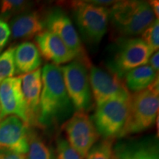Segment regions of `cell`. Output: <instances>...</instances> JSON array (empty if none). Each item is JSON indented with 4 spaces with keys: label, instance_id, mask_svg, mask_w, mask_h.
Listing matches in <instances>:
<instances>
[{
    "label": "cell",
    "instance_id": "6da1fadb",
    "mask_svg": "<svg viewBox=\"0 0 159 159\" xmlns=\"http://www.w3.org/2000/svg\"><path fill=\"white\" fill-rule=\"evenodd\" d=\"M42 90L39 104V126L66 118L73 106L67 94L61 67L47 63L41 69Z\"/></svg>",
    "mask_w": 159,
    "mask_h": 159
},
{
    "label": "cell",
    "instance_id": "7a4b0ae2",
    "mask_svg": "<svg viewBox=\"0 0 159 159\" xmlns=\"http://www.w3.org/2000/svg\"><path fill=\"white\" fill-rule=\"evenodd\" d=\"M158 77L148 89L130 95L128 118L120 136L138 134L153 125L158 117Z\"/></svg>",
    "mask_w": 159,
    "mask_h": 159
},
{
    "label": "cell",
    "instance_id": "3957f363",
    "mask_svg": "<svg viewBox=\"0 0 159 159\" xmlns=\"http://www.w3.org/2000/svg\"><path fill=\"white\" fill-rule=\"evenodd\" d=\"M156 19L148 2L119 1L110 8L109 20L121 36L142 34Z\"/></svg>",
    "mask_w": 159,
    "mask_h": 159
},
{
    "label": "cell",
    "instance_id": "277c9868",
    "mask_svg": "<svg viewBox=\"0 0 159 159\" xmlns=\"http://www.w3.org/2000/svg\"><path fill=\"white\" fill-rule=\"evenodd\" d=\"M69 5L85 41L90 44H98L108 30L110 8L89 1H71Z\"/></svg>",
    "mask_w": 159,
    "mask_h": 159
},
{
    "label": "cell",
    "instance_id": "5b68a950",
    "mask_svg": "<svg viewBox=\"0 0 159 159\" xmlns=\"http://www.w3.org/2000/svg\"><path fill=\"white\" fill-rule=\"evenodd\" d=\"M61 69L73 108L76 111L86 112L92 105L89 68L81 61L75 59Z\"/></svg>",
    "mask_w": 159,
    "mask_h": 159
},
{
    "label": "cell",
    "instance_id": "8992f818",
    "mask_svg": "<svg viewBox=\"0 0 159 159\" xmlns=\"http://www.w3.org/2000/svg\"><path fill=\"white\" fill-rule=\"evenodd\" d=\"M130 99H113L97 106L93 122L99 136L113 139L120 136L128 118Z\"/></svg>",
    "mask_w": 159,
    "mask_h": 159
},
{
    "label": "cell",
    "instance_id": "52a82bcc",
    "mask_svg": "<svg viewBox=\"0 0 159 159\" xmlns=\"http://www.w3.org/2000/svg\"><path fill=\"white\" fill-rule=\"evenodd\" d=\"M44 23L47 30L54 33L62 40L75 55V59L84 63L88 68L91 66L82 41L71 19L62 8L54 7L49 10L44 16Z\"/></svg>",
    "mask_w": 159,
    "mask_h": 159
},
{
    "label": "cell",
    "instance_id": "ba28073f",
    "mask_svg": "<svg viewBox=\"0 0 159 159\" xmlns=\"http://www.w3.org/2000/svg\"><path fill=\"white\" fill-rule=\"evenodd\" d=\"M152 54L141 39H121L110 69L122 78L132 69L147 65Z\"/></svg>",
    "mask_w": 159,
    "mask_h": 159
},
{
    "label": "cell",
    "instance_id": "9c48e42d",
    "mask_svg": "<svg viewBox=\"0 0 159 159\" xmlns=\"http://www.w3.org/2000/svg\"><path fill=\"white\" fill-rule=\"evenodd\" d=\"M63 130L70 146L83 158L100 136L93 120L84 111H76L63 124Z\"/></svg>",
    "mask_w": 159,
    "mask_h": 159
},
{
    "label": "cell",
    "instance_id": "30bf717a",
    "mask_svg": "<svg viewBox=\"0 0 159 159\" xmlns=\"http://www.w3.org/2000/svg\"><path fill=\"white\" fill-rule=\"evenodd\" d=\"M91 94L97 106L113 99H130V93L118 75L95 66L89 67Z\"/></svg>",
    "mask_w": 159,
    "mask_h": 159
},
{
    "label": "cell",
    "instance_id": "8fae6325",
    "mask_svg": "<svg viewBox=\"0 0 159 159\" xmlns=\"http://www.w3.org/2000/svg\"><path fill=\"white\" fill-rule=\"evenodd\" d=\"M0 121L6 116H16L29 127L28 111L21 90V76L10 77L0 84Z\"/></svg>",
    "mask_w": 159,
    "mask_h": 159
},
{
    "label": "cell",
    "instance_id": "7c38bea8",
    "mask_svg": "<svg viewBox=\"0 0 159 159\" xmlns=\"http://www.w3.org/2000/svg\"><path fill=\"white\" fill-rule=\"evenodd\" d=\"M30 128L16 116L0 121V150L26 155L28 151Z\"/></svg>",
    "mask_w": 159,
    "mask_h": 159
},
{
    "label": "cell",
    "instance_id": "4fadbf2b",
    "mask_svg": "<svg viewBox=\"0 0 159 159\" xmlns=\"http://www.w3.org/2000/svg\"><path fill=\"white\" fill-rule=\"evenodd\" d=\"M35 41L41 57L52 64L69 63L75 59V55L62 40L50 31L44 30L37 35Z\"/></svg>",
    "mask_w": 159,
    "mask_h": 159
},
{
    "label": "cell",
    "instance_id": "5bb4252c",
    "mask_svg": "<svg viewBox=\"0 0 159 159\" xmlns=\"http://www.w3.org/2000/svg\"><path fill=\"white\" fill-rule=\"evenodd\" d=\"M21 90L28 111L29 127L39 126V104L42 90L41 69L21 75Z\"/></svg>",
    "mask_w": 159,
    "mask_h": 159
},
{
    "label": "cell",
    "instance_id": "9a60e30c",
    "mask_svg": "<svg viewBox=\"0 0 159 159\" xmlns=\"http://www.w3.org/2000/svg\"><path fill=\"white\" fill-rule=\"evenodd\" d=\"M11 33L14 39H30L45 30L44 17L39 11H28L13 17Z\"/></svg>",
    "mask_w": 159,
    "mask_h": 159
},
{
    "label": "cell",
    "instance_id": "2e32d148",
    "mask_svg": "<svg viewBox=\"0 0 159 159\" xmlns=\"http://www.w3.org/2000/svg\"><path fill=\"white\" fill-rule=\"evenodd\" d=\"M16 74H28L39 69L42 57L34 43L25 41L16 47L14 52Z\"/></svg>",
    "mask_w": 159,
    "mask_h": 159
},
{
    "label": "cell",
    "instance_id": "e0dca14e",
    "mask_svg": "<svg viewBox=\"0 0 159 159\" xmlns=\"http://www.w3.org/2000/svg\"><path fill=\"white\" fill-rule=\"evenodd\" d=\"M158 77V72L149 65H144L128 71L124 83L128 91L136 93L148 89Z\"/></svg>",
    "mask_w": 159,
    "mask_h": 159
},
{
    "label": "cell",
    "instance_id": "ac0fdd59",
    "mask_svg": "<svg viewBox=\"0 0 159 159\" xmlns=\"http://www.w3.org/2000/svg\"><path fill=\"white\" fill-rule=\"evenodd\" d=\"M28 151L26 159H56L50 147L35 131L30 129Z\"/></svg>",
    "mask_w": 159,
    "mask_h": 159
},
{
    "label": "cell",
    "instance_id": "d6986e66",
    "mask_svg": "<svg viewBox=\"0 0 159 159\" xmlns=\"http://www.w3.org/2000/svg\"><path fill=\"white\" fill-rule=\"evenodd\" d=\"M33 5L31 2L23 0H4L1 2L0 16L5 19H9L30 11Z\"/></svg>",
    "mask_w": 159,
    "mask_h": 159
},
{
    "label": "cell",
    "instance_id": "ffe728a7",
    "mask_svg": "<svg viewBox=\"0 0 159 159\" xmlns=\"http://www.w3.org/2000/svg\"><path fill=\"white\" fill-rule=\"evenodd\" d=\"M16 47H9L0 55V84L16 74L14 52Z\"/></svg>",
    "mask_w": 159,
    "mask_h": 159
},
{
    "label": "cell",
    "instance_id": "44dd1931",
    "mask_svg": "<svg viewBox=\"0 0 159 159\" xmlns=\"http://www.w3.org/2000/svg\"><path fill=\"white\" fill-rule=\"evenodd\" d=\"M85 159H118L113 148L112 139H105L94 144L89 150Z\"/></svg>",
    "mask_w": 159,
    "mask_h": 159
},
{
    "label": "cell",
    "instance_id": "7402d4cb",
    "mask_svg": "<svg viewBox=\"0 0 159 159\" xmlns=\"http://www.w3.org/2000/svg\"><path fill=\"white\" fill-rule=\"evenodd\" d=\"M150 49L151 52L158 51L159 47V21L156 19L151 25L143 32L142 39Z\"/></svg>",
    "mask_w": 159,
    "mask_h": 159
},
{
    "label": "cell",
    "instance_id": "603a6c76",
    "mask_svg": "<svg viewBox=\"0 0 159 159\" xmlns=\"http://www.w3.org/2000/svg\"><path fill=\"white\" fill-rule=\"evenodd\" d=\"M56 155V159H83L63 137L57 139Z\"/></svg>",
    "mask_w": 159,
    "mask_h": 159
},
{
    "label": "cell",
    "instance_id": "cb8c5ba5",
    "mask_svg": "<svg viewBox=\"0 0 159 159\" xmlns=\"http://www.w3.org/2000/svg\"><path fill=\"white\" fill-rule=\"evenodd\" d=\"M131 159H159L156 145H144L130 153Z\"/></svg>",
    "mask_w": 159,
    "mask_h": 159
},
{
    "label": "cell",
    "instance_id": "d4e9b609",
    "mask_svg": "<svg viewBox=\"0 0 159 159\" xmlns=\"http://www.w3.org/2000/svg\"><path fill=\"white\" fill-rule=\"evenodd\" d=\"M11 34L9 25L3 19H0V49L3 48L6 45Z\"/></svg>",
    "mask_w": 159,
    "mask_h": 159
},
{
    "label": "cell",
    "instance_id": "484cf974",
    "mask_svg": "<svg viewBox=\"0 0 159 159\" xmlns=\"http://www.w3.org/2000/svg\"><path fill=\"white\" fill-rule=\"evenodd\" d=\"M0 159H26L25 155L0 150Z\"/></svg>",
    "mask_w": 159,
    "mask_h": 159
},
{
    "label": "cell",
    "instance_id": "4316f807",
    "mask_svg": "<svg viewBox=\"0 0 159 159\" xmlns=\"http://www.w3.org/2000/svg\"><path fill=\"white\" fill-rule=\"evenodd\" d=\"M148 63H150V66L152 67L156 72L158 73L159 70V52L156 51L152 53L150 58H149Z\"/></svg>",
    "mask_w": 159,
    "mask_h": 159
},
{
    "label": "cell",
    "instance_id": "83f0119b",
    "mask_svg": "<svg viewBox=\"0 0 159 159\" xmlns=\"http://www.w3.org/2000/svg\"><path fill=\"white\" fill-rule=\"evenodd\" d=\"M150 8L152 9L153 12L155 17L158 19L159 16V2L158 0H151V1L148 2Z\"/></svg>",
    "mask_w": 159,
    "mask_h": 159
},
{
    "label": "cell",
    "instance_id": "f1b7e54d",
    "mask_svg": "<svg viewBox=\"0 0 159 159\" xmlns=\"http://www.w3.org/2000/svg\"><path fill=\"white\" fill-rule=\"evenodd\" d=\"M118 159H119V158H118ZM120 159H131L130 153H129V152H125V153L122 155V158H121Z\"/></svg>",
    "mask_w": 159,
    "mask_h": 159
},
{
    "label": "cell",
    "instance_id": "f546056e",
    "mask_svg": "<svg viewBox=\"0 0 159 159\" xmlns=\"http://www.w3.org/2000/svg\"><path fill=\"white\" fill-rule=\"evenodd\" d=\"M0 113H1V109H0Z\"/></svg>",
    "mask_w": 159,
    "mask_h": 159
},
{
    "label": "cell",
    "instance_id": "4dcf8cb0",
    "mask_svg": "<svg viewBox=\"0 0 159 159\" xmlns=\"http://www.w3.org/2000/svg\"><path fill=\"white\" fill-rule=\"evenodd\" d=\"M0 50H1V49H0Z\"/></svg>",
    "mask_w": 159,
    "mask_h": 159
}]
</instances>
